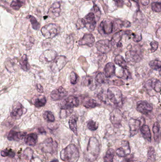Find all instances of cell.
<instances>
[{
  "mask_svg": "<svg viewBox=\"0 0 161 162\" xmlns=\"http://www.w3.org/2000/svg\"><path fill=\"white\" fill-rule=\"evenodd\" d=\"M100 153V144L95 137H91L89 140L85 156L89 162H94Z\"/></svg>",
  "mask_w": 161,
  "mask_h": 162,
  "instance_id": "1",
  "label": "cell"
},
{
  "mask_svg": "<svg viewBox=\"0 0 161 162\" xmlns=\"http://www.w3.org/2000/svg\"><path fill=\"white\" fill-rule=\"evenodd\" d=\"M80 157L78 148L74 144H71L60 152V157L65 162H77Z\"/></svg>",
  "mask_w": 161,
  "mask_h": 162,
  "instance_id": "2",
  "label": "cell"
},
{
  "mask_svg": "<svg viewBox=\"0 0 161 162\" xmlns=\"http://www.w3.org/2000/svg\"><path fill=\"white\" fill-rule=\"evenodd\" d=\"M41 31L45 38H52L59 33L60 27L57 24L50 23L43 26Z\"/></svg>",
  "mask_w": 161,
  "mask_h": 162,
  "instance_id": "3",
  "label": "cell"
},
{
  "mask_svg": "<svg viewBox=\"0 0 161 162\" xmlns=\"http://www.w3.org/2000/svg\"><path fill=\"white\" fill-rule=\"evenodd\" d=\"M107 96L114 104H119L122 100V92L119 89L115 87L109 88L107 91Z\"/></svg>",
  "mask_w": 161,
  "mask_h": 162,
  "instance_id": "4",
  "label": "cell"
},
{
  "mask_svg": "<svg viewBox=\"0 0 161 162\" xmlns=\"http://www.w3.org/2000/svg\"><path fill=\"white\" fill-rule=\"evenodd\" d=\"M68 63V59L63 55L57 56L51 64V69L53 72H57L61 70Z\"/></svg>",
  "mask_w": 161,
  "mask_h": 162,
  "instance_id": "5",
  "label": "cell"
},
{
  "mask_svg": "<svg viewBox=\"0 0 161 162\" xmlns=\"http://www.w3.org/2000/svg\"><path fill=\"white\" fill-rule=\"evenodd\" d=\"M98 31L102 35L110 34L113 31V22L110 19H106L103 20L100 24Z\"/></svg>",
  "mask_w": 161,
  "mask_h": 162,
  "instance_id": "6",
  "label": "cell"
},
{
  "mask_svg": "<svg viewBox=\"0 0 161 162\" xmlns=\"http://www.w3.org/2000/svg\"><path fill=\"white\" fill-rule=\"evenodd\" d=\"M42 149L47 153H55L58 148V144L56 141H53L52 138H49L42 143Z\"/></svg>",
  "mask_w": 161,
  "mask_h": 162,
  "instance_id": "7",
  "label": "cell"
},
{
  "mask_svg": "<svg viewBox=\"0 0 161 162\" xmlns=\"http://www.w3.org/2000/svg\"><path fill=\"white\" fill-rule=\"evenodd\" d=\"M97 50L102 54H107L112 50V45L110 40L108 39H103L99 40L96 44Z\"/></svg>",
  "mask_w": 161,
  "mask_h": 162,
  "instance_id": "8",
  "label": "cell"
},
{
  "mask_svg": "<svg viewBox=\"0 0 161 162\" xmlns=\"http://www.w3.org/2000/svg\"><path fill=\"white\" fill-rule=\"evenodd\" d=\"M143 118L139 119H131L129 120V126L130 127V136L133 137L138 133L139 128L142 124Z\"/></svg>",
  "mask_w": 161,
  "mask_h": 162,
  "instance_id": "9",
  "label": "cell"
},
{
  "mask_svg": "<svg viewBox=\"0 0 161 162\" xmlns=\"http://www.w3.org/2000/svg\"><path fill=\"white\" fill-rule=\"evenodd\" d=\"M123 118V114L119 109H115L110 115V120L111 123L114 127L119 128L121 125L122 120Z\"/></svg>",
  "mask_w": 161,
  "mask_h": 162,
  "instance_id": "10",
  "label": "cell"
},
{
  "mask_svg": "<svg viewBox=\"0 0 161 162\" xmlns=\"http://www.w3.org/2000/svg\"><path fill=\"white\" fill-rule=\"evenodd\" d=\"M153 106L145 101H140L137 104V110L144 115H148L153 111Z\"/></svg>",
  "mask_w": 161,
  "mask_h": 162,
  "instance_id": "11",
  "label": "cell"
},
{
  "mask_svg": "<svg viewBox=\"0 0 161 162\" xmlns=\"http://www.w3.org/2000/svg\"><path fill=\"white\" fill-rule=\"evenodd\" d=\"M79 105V100L76 97L70 96L65 99L62 103L60 108L65 109H73L74 107H78Z\"/></svg>",
  "mask_w": 161,
  "mask_h": 162,
  "instance_id": "12",
  "label": "cell"
},
{
  "mask_svg": "<svg viewBox=\"0 0 161 162\" xmlns=\"http://www.w3.org/2000/svg\"><path fill=\"white\" fill-rule=\"evenodd\" d=\"M84 19L86 23L85 27L90 32L94 31L97 26V21L94 13L90 12L85 16Z\"/></svg>",
  "mask_w": 161,
  "mask_h": 162,
  "instance_id": "13",
  "label": "cell"
},
{
  "mask_svg": "<svg viewBox=\"0 0 161 162\" xmlns=\"http://www.w3.org/2000/svg\"><path fill=\"white\" fill-rule=\"evenodd\" d=\"M126 60L130 63H134L139 62L142 59L141 55L138 51L130 50L125 54Z\"/></svg>",
  "mask_w": 161,
  "mask_h": 162,
  "instance_id": "14",
  "label": "cell"
},
{
  "mask_svg": "<svg viewBox=\"0 0 161 162\" xmlns=\"http://www.w3.org/2000/svg\"><path fill=\"white\" fill-rule=\"evenodd\" d=\"M67 95V91L63 87L60 86L51 92L50 96L53 101H58L62 100Z\"/></svg>",
  "mask_w": 161,
  "mask_h": 162,
  "instance_id": "15",
  "label": "cell"
},
{
  "mask_svg": "<svg viewBox=\"0 0 161 162\" xmlns=\"http://www.w3.org/2000/svg\"><path fill=\"white\" fill-rule=\"evenodd\" d=\"M57 56L56 52L52 50H47L40 55L39 60L42 63L52 62Z\"/></svg>",
  "mask_w": 161,
  "mask_h": 162,
  "instance_id": "16",
  "label": "cell"
},
{
  "mask_svg": "<svg viewBox=\"0 0 161 162\" xmlns=\"http://www.w3.org/2000/svg\"><path fill=\"white\" fill-rule=\"evenodd\" d=\"M131 149L128 141H124L122 142V147L116 150V154L120 157H125L130 154Z\"/></svg>",
  "mask_w": 161,
  "mask_h": 162,
  "instance_id": "17",
  "label": "cell"
},
{
  "mask_svg": "<svg viewBox=\"0 0 161 162\" xmlns=\"http://www.w3.org/2000/svg\"><path fill=\"white\" fill-rule=\"evenodd\" d=\"M24 108L22 104L19 103H17L13 105L12 110L10 112V115L12 118L18 119L20 118L24 113Z\"/></svg>",
  "mask_w": 161,
  "mask_h": 162,
  "instance_id": "18",
  "label": "cell"
},
{
  "mask_svg": "<svg viewBox=\"0 0 161 162\" xmlns=\"http://www.w3.org/2000/svg\"><path fill=\"white\" fill-rule=\"evenodd\" d=\"M95 42V38L93 35L92 34H85L79 40V46H92Z\"/></svg>",
  "mask_w": 161,
  "mask_h": 162,
  "instance_id": "19",
  "label": "cell"
},
{
  "mask_svg": "<svg viewBox=\"0 0 161 162\" xmlns=\"http://www.w3.org/2000/svg\"><path fill=\"white\" fill-rule=\"evenodd\" d=\"M60 3L56 2L52 5L48 11V15L52 19H56L59 16L60 12Z\"/></svg>",
  "mask_w": 161,
  "mask_h": 162,
  "instance_id": "20",
  "label": "cell"
},
{
  "mask_svg": "<svg viewBox=\"0 0 161 162\" xmlns=\"http://www.w3.org/2000/svg\"><path fill=\"white\" fill-rule=\"evenodd\" d=\"M161 82L159 80L153 79L149 80L146 84V87L147 89H153L156 93L161 92Z\"/></svg>",
  "mask_w": 161,
  "mask_h": 162,
  "instance_id": "21",
  "label": "cell"
},
{
  "mask_svg": "<svg viewBox=\"0 0 161 162\" xmlns=\"http://www.w3.org/2000/svg\"><path fill=\"white\" fill-rule=\"evenodd\" d=\"M124 34V30H121L116 32V33L113 35L111 40V43L112 46L114 47H120L122 46L121 43V40H122V36Z\"/></svg>",
  "mask_w": 161,
  "mask_h": 162,
  "instance_id": "22",
  "label": "cell"
},
{
  "mask_svg": "<svg viewBox=\"0 0 161 162\" xmlns=\"http://www.w3.org/2000/svg\"><path fill=\"white\" fill-rule=\"evenodd\" d=\"M26 135V132H17L14 130H11L8 136V139L10 141H20L24 138Z\"/></svg>",
  "mask_w": 161,
  "mask_h": 162,
  "instance_id": "23",
  "label": "cell"
},
{
  "mask_svg": "<svg viewBox=\"0 0 161 162\" xmlns=\"http://www.w3.org/2000/svg\"><path fill=\"white\" fill-rule=\"evenodd\" d=\"M113 31L119 30L122 28H129L130 26V23L127 20H122L120 19L115 20L113 22Z\"/></svg>",
  "mask_w": 161,
  "mask_h": 162,
  "instance_id": "24",
  "label": "cell"
},
{
  "mask_svg": "<svg viewBox=\"0 0 161 162\" xmlns=\"http://www.w3.org/2000/svg\"><path fill=\"white\" fill-rule=\"evenodd\" d=\"M33 104L37 108L43 107L47 103V99L44 96L35 95L31 100Z\"/></svg>",
  "mask_w": 161,
  "mask_h": 162,
  "instance_id": "25",
  "label": "cell"
},
{
  "mask_svg": "<svg viewBox=\"0 0 161 162\" xmlns=\"http://www.w3.org/2000/svg\"><path fill=\"white\" fill-rule=\"evenodd\" d=\"M115 67L113 63H108L106 64L104 68V72L106 77L110 78L115 73Z\"/></svg>",
  "mask_w": 161,
  "mask_h": 162,
  "instance_id": "26",
  "label": "cell"
},
{
  "mask_svg": "<svg viewBox=\"0 0 161 162\" xmlns=\"http://www.w3.org/2000/svg\"><path fill=\"white\" fill-rule=\"evenodd\" d=\"M37 134L36 133H31L25 137V142L27 145L30 146H34L37 142Z\"/></svg>",
  "mask_w": 161,
  "mask_h": 162,
  "instance_id": "27",
  "label": "cell"
},
{
  "mask_svg": "<svg viewBox=\"0 0 161 162\" xmlns=\"http://www.w3.org/2000/svg\"><path fill=\"white\" fill-rule=\"evenodd\" d=\"M77 120H78V117L76 115H73L71 116L68 121L70 129L76 136L78 135Z\"/></svg>",
  "mask_w": 161,
  "mask_h": 162,
  "instance_id": "28",
  "label": "cell"
},
{
  "mask_svg": "<svg viewBox=\"0 0 161 162\" xmlns=\"http://www.w3.org/2000/svg\"><path fill=\"white\" fill-rule=\"evenodd\" d=\"M140 132L143 138L146 140L150 142L151 140V133L150 129L147 125H143L140 129Z\"/></svg>",
  "mask_w": 161,
  "mask_h": 162,
  "instance_id": "29",
  "label": "cell"
},
{
  "mask_svg": "<svg viewBox=\"0 0 161 162\" xmlns=\"http://www.w3.org/2000/svg\"><path fill=\"white\" fill-rule=\"evenodd\" d=\"M84 107L88 109L94 108L97 106L98 103L97 101L91 98H86L83 101Z\"/></svg>",
  "mask_w": 161,
  "mask_h": 162,
  "instance_id": "30",
  "label": "cell"
},
{
  "mask_svg": "<svg viewBox=\"0 0 161 162\" xmlns=\"http://www.w3.org/2000/svg\"><path fill=\"white\" fill-rule=\"evenodd\" d=\"M153 131L155 141L159 140L160 135V125L158 122H155L153 127Z\"/></svg>",
  "mask_w": 161,
  "mask_h": 162,
  "instance_id": "31",
  "label": "cell"
},
{
  "mask_svg": "<svg viewBox=\"0 0 161 162\" xmlns=\"http://www.w3.org/2000/svg\"><path fill=\"white\" fill-rule=\"evenodd\" d=\"M114 155V150L113 148H109L104 157V162H113Z\"/></svg>",
  "mask_w": 161,
  "mask_h": 162,
  "instance_id": "32",
  "label": "cell"
},
{
  "mask_svg": "<svg viewBox=\"0 0 161 162\" xmlns=\"http://www.w3.org/2000/svg\"><path fill=\"white\" fill-rule=\"evenodd\" d=\"M20 67L23 70L27 71L29 69V65L28 63V59L26 55H24L21 58L20 61Z\"/></svg>",
  "mask_w": 161,
  "mask_h": 162,
  "instance_id": "33",
  "label": "cell"
},
{
  "mask_svg": "<svg viewBox=\"0 0 161 162\" xmlns=\"http://www.w3.org/2000/svg\"><path fill=\"white\" fill-rule=\"evenodd\" d=\"M114 61L116 64L120 66L121 68H127V63L123 56L122 55H118L116 56L115 58Z\"/></svg>",
  "mask_w": 161,
  "mask_h": 162,
  "instance_id": "34",
  "label": "cell"
},
{
  "mask_svg": "<svg viewBox=\"0 0 161 162\" xmlns=\"http://www.w3.org/2000/svg\"><path fill=\"white\" fill-rule=\"evenodd\" d=\"M147 157L151 162H155L156 160V153L155 149L153 147H150L147 152Z\"/></svg>",
  "mask_w": 161,
  "mask_h": 162,
  "instance_id": "35",
  "label": "cell"
},
{
  "mask_svg": "<svg viewBox=\"0 0 161 162\" xmlns=\"http://www.w3.org/2000/svg\"><path fill=\"white\" fill-rule=\"evenodd\" d=\"M24 4L22 0H13L10 4V7L14 10L18 11Z\"/></svg>",
  "mask_w": 161,
  "mask_h": 162,
  "instance_id": "36",
  "label": "cell"
},
{
  "mask_svg": "<svg viewBox=\"0 0 161 162\" xmlns=\"http://www.w3.org/2000/svg\"><path fill=\"white\" fill-rule=\"evenodd\" d=\"M60 118L61 119H64L68 116H70L72 113L73 109H65V108H60Z\"/></svg>",
  "mask_w": 161,
  "mask_h": 162,
  "instance_id": "37",
  "label": "cell"
},
{
  "mask_svg": "<svg viewBox=\"0 0 161 162\" xmlns=\"http://www.w3.org/2000/svg\"><path fill=\"white\" fill-rule=\"evenodd\" d=\"M43 117L46 120L50 122H53L55 121V117L52 112L46 111L43 114Z\"/></svg>",
  "mask_w": 161,
  "mask_h": 162,
  "instance_id": "38",
  "label": "cell"
},
{
  "mask_svg": "<svg viewBox=\"0 0 161 162\" xmlns=\"http://www.w3.org/2000/svg\"><path fill=\"white\" fill-rule=\"evenodd\" d=\"M149 64L150 68L154 70H158L161 69V63L158 60L151 61L149 62Z\"/></svg>",
  "mask_w": 161,
  "mask_h": 162,
  "instance_id": "39",
  "label": "cell"
},
{
  "mask_svg": "<svg viewBox=\"0 0 161 162\" xmlns=\"http://www.w3.org/2000/svg\"><path fill=\"white\" fill-rule=\"evenodd\" d=\"M87 127L89 130L95 131L98 128V123L93 120H90L88 122Z\"/></svg>",
  "mask_w": 161,
  "mask_h": 162,
  "instance_id": "40",
  "label": "cell"
},
{
  "mask_svg": "<svg viewBox=\"0 0 161 162\" xmlns=\"http://www.w3.org/2000/svg\"><path fill=\"white\" fill-rule=\"evenodd\" d=\"M122 74L118 76L119 77L125 79H131V76L130 72L127 68H122Z\"/></svg>",
  "mask_w": 161,
  "mask_h": 162,
  "instance_id": "41",
  "label": "cell"
},
{
  "mask_svg": "<svg viewBox=\"0 0 161 162\" xmlns=\"http://www.w3.org/2000/svg\"><path fill=\"white\" fill-rule=\"evenodd\" d=\"M1 154L2 156H3V157L9 156L10 158H13L15 155V152L11 149H5L2 151Z\"/></svg>",
  "mask_w": 161,
  "mask_h": 162,
  "instance_id": "42",
  "label": "cell"
},
{
  "mask_svg": "<svg viewBox=\"0 0 161 162\" xmlns=\"http://www.w3.org/2000/svg\"><path fill=\"white\" fill-rule=\"evenodd\" d=\"M29 19H30V22L31 23L32 26L33 28L35 30H38L40 28L39 23L37 21L36 19L33 16H29Z\"/></svg>",
  "mask_w": 161,
  "mask_h": 162,
  "instance_id": "43",
  "label": "cell"
},
{
  "mask_svg": "<svg viewBox=\"0 0 161 162\" xmlns=\"http://www.w3.org/2000/svg\"><path fill=\"white\" fill-rule=\"evenodd\" d=\"M96 82L98 84H102L104 83L105 81V76L102 72H99L96 76L95 78Z\"/></svg>",
  "mask_w": 161,
  "mask_h": 162,
  "instance_id": "44",
  "label": "cell"
},
{
  "mask_svg": "<svg viewBox=\"0 0 161 162\" xmlns=\"http://www.w3.org/2000/svg\"><path fill=\"white\" fill-rule=\"evenodd\" d=\"M78 76L74 72H72L70 75V81L72 85H75L78 81Z\"/></svg>",
  "mask_w": 161,
  "mask_h": 162,
  "instance_id": "45",
  "label": "cell"
},
{
  "mask_svg": "<svg viewBox=\"0 0 161 162\" xmlns=\"http://www.w3.org/2000/svg\"><path fill=\"white\" fill-rule=\"evenodd\" d=\"M151 8L153 11L155 12H161V3L156 2H153L151 4Z\"/></svg>",
  "mask_w": 161,
  "mask_h": 162,
  "instance_id": "46",
  "label": "cell"
},
{
  "mask_svg": "<svg viewBox=\"0 0 161 162\" xmlns=\"http://www.w3.org/2000/svg\"><path fill=\"white\" fill-rule=\"evenodd\" d=\"M85 20L84 19H79L76 22V27L78 29H81L85 27Z\"/></svg>",
  "mask_w": 161,
  "mask_h": 162,
  "instance_id": "47",
  "label": "cell"
},
{
  "mask_svg": "<svg viewBox=\"0 0 161 162\" xmlns=\"http://www.w3.org/2000/svg\"><path fill=\"white\" fill-rule=\"evenodd\" d=\"M94 10L96 15H95L96 18V21H98L99 20L100 18L101 17V12L99 8H98L97 5L94 3Z\"/></svg>",
  "mask_w": 161,
  "mask_h": 162,
  "instance_id": "48",
  "label": "cell"
},
{
  "mask_svg": "<svg viewBox=\"0 0 161 162\" xmlns=\"http://www.w3.org/2000/svg\"><path fill=\"white\" fill-rule=\"evenodd\" d=\"M83 83L84 85L86 86H89L93 83V78L91 76H87L84 81Z\"/></svg>",
  "mask_w": 161,
  "mask_h": 162,
  "instance_id": "49",
  "label": "cell"
},
{
  "mask_svg": "<svg viewBox=\"0 0 161 162\" xmlns=\"http://www.w3.org/2000/svg\"><path fill=\"white\" fill-rule=\"evenodd\" d=\"M150 46H151V47L150 53L155 52L158 49L159 44L156 41H152L150 43Z\"/></svg>",
  "mask_w": 161,
  "mask_h": 162,
  "instance_id": "50",
  "label": "cell"
},
{
  "mask_svg": "<svg viewBox=\"0 0 161 162\" xmlns=\"http://www.w3.org/2000/svg\"><path fill=\"white\" fill-rule=\"evenodd\" d=\"M132 36L133 37V40L135 42H139L142 40V37L141 34H138L133 33Z\"/></svg>",
  "mask_w": 161,
  "mask_h": 162,
  "instance_id": "51",
  "label": "cell"
},
{
  "mask_svg": "<svg viewBox=\"0 0 161 162\" xmlns=\"http://www.w3.org/2000/svg\"><path fill=\"white\" fill-rule=\"evenodd\" d=\"M114 84L117 86H122L124 85L125 83L122 80L117 79L114 81Z\"/></svg>",
  "mask_w": 161,
  "mask_h": 162,
  "instance_id": "52",
  "label": "cell"
},
{
  "mask_svg": "<svg viewBox=\"0 0 161 162\" xmlns=\"http://www.w3.org/2000/svg\"><path fill=\"white\" fill-rule=\"evenodd\" d=\"M122 162H138V161H136V160H134L133 159V157H127V156L125 157L124 159H123Z\"/></svg>",
  "mask_w": 161,
  "mask_h": 162,
  "instance_id": "53",
  "label": "cell"
},
{
  "mask_svg": "<svg viewBox=\"0 0 161 162\" xmlns=\"http://www.w3.org/2000/svg\"><path fill=\"white\" fill-rule=\"evenodd\" d=\"M36 89H37V91L40 93H43V89L42 86L40 84H37L36 85Z\"/></svg>",
  "mask_w": 161,
  "mask_h": 162,
  "instance_id": "54",
  "label": "cell"
},
{
  "mask_svg": "<svg viewBox=\"0 0 161 162\" xmlns=\"http://www.w3.org/2000/svg\"><path fill=\"white\" fill-rule=\"evenodd\" d=\"M141 4L144 6H147L150 2V0H141Z\"/></svg>",
  "mask_w": 161,
  "mask_h": 162,
  "instance_id": "55",
  "label": "cell"
},
{
  "mask_svg": "<svg viewBox=\"0 0 161 162\" xmlns=\"http://www.w3.org/2000/svg\"><path fill=\"white\" fill-rule=\"evenodd\" d=\"M156 37L160 39V36H161V28L159 26V28L157 29V31L156 32Z\"/></svg>",
  "mask_w": 161,
  "mask_h": 162,
  "instance_id": "56",
  "label": "cell"
},
{
  "mask_svg": "<svg viewBox=\"0 0 161 162\" xmlns=\"http://www.w3.org/2000/svg\"><path fill=\"white\" fill-rule=\"evenodd\" d=\"M38 130H39V131L40 133H41V134H43V133H46V132H45L44 129H43V128H39V129H38Z\"/></svg>",
  "mask_w": 161,
  "mask_h": 162,
  "instance_id": "57",
  "label": "cell"
},
{
  "mask_svg": "<svg viewBox=\"0 0 161 162\" xmlns=\"http://www.w3.org/2000/svg\"><path fill=\"white\" fill-rule=\"evenodd\" d=\"M50 162H59V161L57 159H55V160H52V161Z\"/></svg>",
  "mask_w": 161,
  "mask_h": 162,
  "instance_id": "58",
  "label": "cell"
},
{
  "mask_svg": "<svg viewBox=\"0 0 161 162\" xmlns=\"http://www.w3.org/2000/svg\"><path fill=\"white\" fill-rule=\"evenodd\" d=\"M133 1L135 2H137V3H138V2H139V0H133Z\"/></svg>",
  "mask_w": 161,
  "mask_h": 162,
  "instance_id": "59",
  "label": "cell"
},
{
  "mask_svg": "<svg viewBox=\"0 0 161 162\" xmlns=\"http://www.w3.org/2000/svg\"><path fill=\"white\" fill-rule=\"evenodd\" d=\"M114 1H115V2H119V0H114Z\"/></svg>",
  "mask_w": 161,
  "mask_h": 162,
  "instance_id": "60",
  "label": "cell"
},
{
  "mask_svg": "<svg viewBox=\"0 0 161 162\" xmlns=\"http://www.w3.org/2000/svg\"><path fill=\"white\" fill-rule=\"evenodd\" d=\"M86 1H88V0H86Z\"/></svg>",
  "mask_w": 161,
  "mask_h": 162,
  "instance_id": "61",
  "label": "cell"
}]
</instances>
